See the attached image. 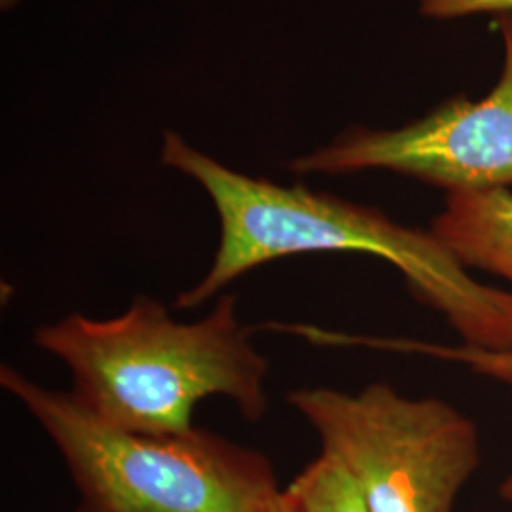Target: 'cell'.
<instances>
[{"label": "cell", "mask_w": 512, "mask_h": 512, "mask_svg": "<svg viewBox=\"0 0 512 512\" xmlns=\"http://www.w3.org/2000/svg\"><path fill=\"white\" fill-rule=\"evenodd\" d=\"M160 160L202 186L217 209L219 249L209 272L179 294L194 310L230 283L277 258L304 253H365L393 264L421 304L442 315L465 346L512 349V291L480 283L433 232L304 184L256 179L167 131Z\"/></svg>", "instance_id": "6da1fadb"}, {"label": "cell", "mask_w": 512, "mask_h": 512, "mask_svg": "<svg viewBox=\"0 0 512 512\" xmlns=\"http://www.w3.org/2000/svg\"><path fill=\"white\" fill-rule=\"evenodd\" d=\"M35 344L69 368L71 393L88 414L129 433L186 435L196 429V404L211 397L230 399L249 421L268 410V359L239 323L234 294H220L194 323L137 296L110 319L71 313L42 325Z\"/></svg>", "instance_id": "7a4b0ae2"}, {"label": "cell", "mask_w": 512, "mask_h": 512, "mask_svg": "<svg viewBox=\"0 0 512 512\" xmlns=\"http://www.w3.org/2000/svg\"><path fill=\"white\" fill-rule=\"evenodd\" d=\"M0 385L42 425L78 490L74 512H274L270 459L207 429L150 437L105 425L73 393L2 365Z\"/></svg>", "instance_id": "3957f363"}, {"label": "cell", "mask_w": 512, "mask_h": 512, "mask_svg": "<svg viewBox=\"0 0 512 512\" xmlns=\"http://www.w3.org/2000/svg\"><path fill=\"white\" fill-rule=\"evenodd\" d=\"M287 401L308 420L370 512H454L482 463L475 421L435 397H404L376 382L357 393L296 389Z\"/></svg>", "instance_id": "277c9868"}, {"label": "cell", "mask_w": 512, "mask_h": 512, "mask_svg": "<svg viewBox=\"0 0 512 512\" xmlns=\"http://www.w3.org/2000/svg\"><path fill=\"white\" fill-rule=\"evenodd\" d=\"M505 63L480 101L456 97L399 129L353 128L289 162L296 175L384 169L450 192L512 186V12L497 16Z\"/></svg>", "instance_id": "5b68a950"}, {"label": "cell", "mask_w": 512, "mask_h": 512, "mask_svg": "<svg viewBox=\"0 0 512 512\" xmlns=\"http://www.w3.org/2000/svg\"><path fill=\"white\" fill-rule=\"evenodd\" d=\"M431 232L467 270L494 274L512 285V190L450 192Z\"/></svg>", "instance_id": "8992f818"}, {"label": "cell", "mask_w": 512, "mask_h": 512, "mask_svg": "<svg viewBox=\"0 0 512 512\" xmlns=\"http://www.w3.org/2000/svg\"><path fill=\"white\" fill-rule=\"evenodd\" d=\"M283 492L296 512H370L348 471L323 452L294 476Z\"/></svg>", "instance_id": "52a82bcc"}, {"label": "cell", "mask_w": 512, "mask_h": 512, "mask_svg": "<svg viewBox=\"0 0 512 512\" xmlns=\"http://www.w3.org/2000/svg\"><path fill=\"white\" fill-rule=\"evenodd\" d=\"M366 346L399 349V351H416L442 361H452L467 366L482 378H488L497 384L507 385L512 389V349L495 351V349L473 348V346H440L414 340H382V338H355Z\"/></svg>", "instance_id": "ba28073f"}, {"label": "cell", "mask_w": 512, "mask_h": 512, "mask_svg": "<svg viewBox=\"0 0 512 512\" xmlns=\"http://www.w3.org/2000/svg\"><path fill=\"white\" fill-rule=\"evenodd\" d=\"M512 12V0H420V14L425 18L456 19L476 14Z\"/></svg>", "instance_id": "9c48e42d"}, {"label": "cell", "mask_w": 512, "mask_h": 512, "mask_svg": "<svg viewBox=\"0 0 512 512\" xmlns=\"http://www.w3.org/2000/svg\"><path fill=\"white\" fill-rule=\"evenodd\" d=\"M499 495L512 505V469L509 471V475L503 478V482L499 486Z\"/></svg>", "instance_id": "30bf717a"}, {"label": "cell", "mask_w": 512, "mask_h": 512, "mask_svg": "<svg viewBox=\"0 0 512 512\" xmlns=\"http://www.w3.org/2000/svg\"><path fill=\"white\" fill-rule=\"evenodd\" d=\"M274 512H296V509L293 507V503L289 501V497L285 495V492H283L281 497H279V501H277V505H275Z\"/></svg>", "instance_id": "8fae6325"}, {"label": "cell", "mask_w": 512, "mask_h": 512, "mask_svg": "<svg viewBox=\"0 0 512 512\" xmlns=\"http://www.w3.org/2000/svg\"><path fill=\"white\" fill-rule=\"evenodd\" d=\"M19 0H0V4H2V8L6 10V8H12L14 4H18Z\"/></svg>", "instance_id": "7c38bea8"}]
</instances>
